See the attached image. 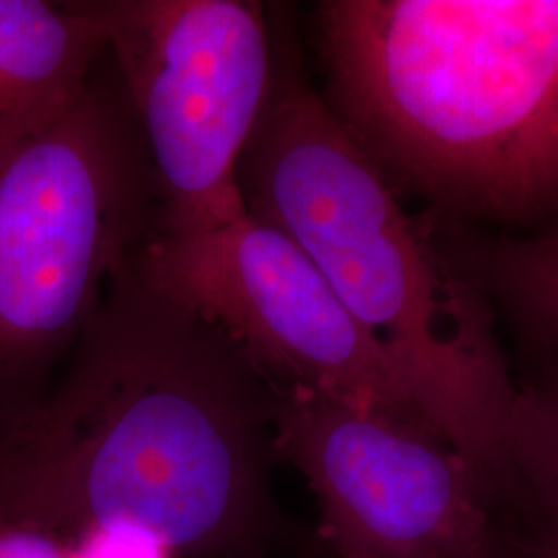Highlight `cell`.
Returning <instances> with one entry per match:
<instances>
[{"label": "cell", "instance_id": "12", "mask_svg": "<svg viewBox=\"0 0 558 558\" xmlns=\"http://www.w3.org/2000/svg\"><path fill=\"white\" fill-rule=\"evenodd\" d=\"M486 558H558V539L502 525L499 539Z\"/></svg>", "mask_w": 558, "mask_h": 558}, {"label": "cell", "instance_id": "9", "mask_svg": "<svg viewBox=\"0 0 558 558\" xmlns=\"http://www.w3.org/2000/svg\"><path fill=\"white\" fill-rule=\"evenodd\" d=\"M433 216L440 246L532 360L558 359V221L525 234Z\"/></svg>", "mask_w": 558, "mask_h": 558}, {"label": "cell", "instance_id": "6", "mask_svg": "<svg viewBox=\"0 0 558 558\" xmlns=\"http://www.w3.org/2000/svg\"><path fill=\"white\" fill-rule=\"evenodd\" d=\"M274 439L315 495L336 558H486L499 539L486 474L424 422L286 389Z\"/></svg>", "mask_w": 558, "mask_h": 558}, {"label": "cell", "instance_id": "10", "mask_svg": "<svg viewBox=\"0 0 558 558\" xmlns=\"http://www.w3.org/2000/svg\"><path fill=\"white\" fill-rule=\"evenodd\" d=\"M497 497L505 525L558 539V359L532 360L499 433Z\"/></svg>", "mask_w": 558, "mask_h": 558}, {"label": "cell", "instance_id": "5", "mask_svg": "<svg viewBox=\"0 0 558 558\" xmlns=\"http://www.w3.org/2000/svg\"><path fill=\"white\" fill-rule=\"evenodd\" d=\"M119 71L160 186L163 236L246 218L240 156L274 75V29L253 0H104Z\"/></svg>", "mask_w": 558, "mask_h": 558}, {"label": "cell", "instance_id": "1", "mask_svg": "<svg viewBox=\"0 0 558 558\" xmlns=\"http://www.w3.org/2000/svg\"><path fill=\"white\" fill-rule=\"evenodd\" d=\"M278 391L135 257L40 408L0 435V500L77 536L143 530L177 558H259Z\"/></svg>", "mask_w": 558, "mask_h": 558}, {"label": "cell", "instance_id": "7", "mask_svg": "<svg viewBox=\"0 0 558 558\" xmlns=\"http://www.w3.org/2000/svg\"><path fill=\"white\" fill-rule=\"evenodd\" d=\"M135 269L232 339L276 391H320L430 426L385 348L276 228L246 214L203 234H156Z\"/></svg>", "mask_w": 558, "mask_h": 558}, {"label": "cell", "instance_id": "3", "mask_svg": "<svg viewBox=\"0 0 558 558\" xmlns=\"http://www.w3.org/2000/svg\"><path fill=\"white\" fill-rule=\"evenodd\" d=\"M255 211L319 267L393 360L420 414L493 486L518 379L497 313L442 251L433 216L410 211L341 129L288 145L260 179Z\"/></svg>", "mask_w": 558, "mask_h": 558}, {"label": "cell", "instance_id": "4", "mask_svg": "<svg viewBox=\"0 0 558 558\" xmlns=\"http://www.w3.org/2000/svg\"><path fill=\"white\" fill-rule=\"evenodd\" d=\"M160 221L114 62L96 66L59 119L0 149V435L40 408L110 281Z\"/></svg>", "mask_w": 558, "mask_h": 558}, {"label": "cell", "instance_id": "2", "mask_svg": "<svg viewBox=\"0 0 558 558\" xmlns=\"http://www.w3.org/2000/svg\"><path fill=\"white\" fill-rule=\"evenodd\" d=\"M315 41L323 100L401 199L558 221V0H325Z\"/></svg>", "mask_w": 558, "mask_h": 558}, {"label": "cell", "instance_id": "11", "mask_svg": "<svg viewBox=\"0 0 558 558\" xmlns=\"http://www.w3.org/2000/svg\"><path fill=\"white\" fill-rule=\"evenodd\" d=\"M77 536L0 500V558H75Z\"/></svg>", "mask_w": 558, "mask_h": 558}, {"label": "cell", "instance_id": "8", "mask_svg": "<svg viewBox=\"0 0 558 558\" xmlns=\"http://www.w3.org/2000/svg\"><path fill=\"white\" fill-rule=\"evenodd\" d=\"M106 54L104 0H0V149L59 119Z\"/></svg>", "mask_w": 558, "mask_h": 558}]
</instances>
